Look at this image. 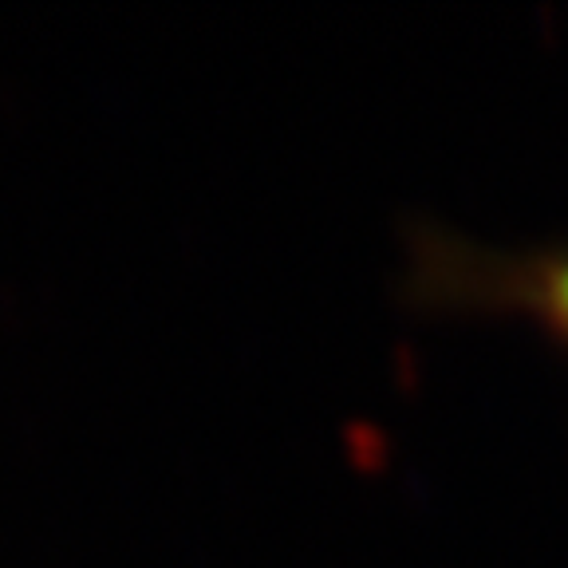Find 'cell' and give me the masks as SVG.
<instances>
[{
  "label": "cell",
  "mask_w": 568,
  "mask_h": 568,
  "mask_svg": "<svg viewBox=\"0 0 568 568\" xmlns=\"http://www.w3.org/2000/svg\"><path fill=\"white\" fill-rule=\"evenodd\" d=\"M407 296L435 312L529 320L568 359V241L501 253L438 230H415Z\"/></svg>",
  "instance_id": "1"
}]
</instances>
